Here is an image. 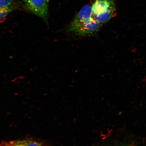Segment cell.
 Segmentation results:
<instances>
[{
    "instance_id": "obj_1",
    "label": "cell",
    "mask_w": 146,
    "mask_h": 146,
    "mask_svg": "<svg viewBox=\"0 0 146 146\" xmlns=\"http://www.w3.org/2000/svg\"><path fill=\"white\" fill-rule=\"evenodd\" d=\"M101 25L93 17L91 6L87 5L76 14L67 30L68 32L76 35L89 36L97 32Z\"/></svg>"
},
{
    "instance_id": "obj_2",
    "label": "cell",
    "mask_w": 146,
    "mask_h": 146,
    "mask_svg": "<svg viewBox=\"0 0 146 146\" xmlns=\"http://www.w3.org/2000/svg\"><path fill=\"white\" fill-rule=\"evenodd\" d=\"M91 9L93 17L100 24L107 22L116 14L114 0H95Z\"/></svg>"
},
{
    "instance_id": "obj_3",
    "label": "cell",
    "mask_w": 146,
    "mask_h": 146,
    "mask_svg": "<svg viewBox=\"0 0 146 146\" xmlns=\"http://www.w3.org/2000/svg\"><path fill=\"white\" fill-rule=\"evenodd\" d=\"M25 8L35 15L46 21L50 0H23Z\"/></svg>"
},
{
    "instance_id": "obj_4",
    "label": "cell",
    "mask_w": 146,
    "mask_h": 146,
    "mask_svg": "<svg viewBox=\"0 0 146 146\" xmlns=\"http://www.w3.org/2000/svg\"><path fill=\"white\" fill-rule=\"evenodd\" d=\"M0 146H51L46 142L35 140L25 139L13 141H3Z\"/></svg>"
},
{
    "instance_id": "obj_5",
    "label": "cell",
    "mask_w": 146,
    "mask_h": 146,
    "mask_svg": "<svg viewBox=\"0 0 146 146\" xmlns=\"http://www.w3.org/2000/svg\"><path fill=\"white\" fill-rule=\"evenodd\" d=\"M15 3L12 0H0V9H8L13 11Z\"/></svg>"
},
{
    "instance_id": "obj_6",
    "label": "cell",
    "mask_w": 146,
    "mask_h": 146,
    "mask_svg": "<svg viewBox=\"0 0 146 146\" xmlns=\"http://www.w3.org/2000/svg\"><path fill=\"white\" fill-rule=\"evenodd\" d=\"M12 10L8 9H0V23L4 21L8 14Z\"/></svg>"
},
{
    "instance_id": "obj_7",
    "label": "cell",
    "mask_w": 146,
    "mask_h": 146,
    "mask_svg": "<svg viewBox=\"0 0 146 146\" xmlns=\"http://www.w3.org/2000/svg\"><path fill=\"white\" fill-rule=\"evenodd\" d=\"M120 146H131V145H122Z\"/></svg>"
}]
</instances>
